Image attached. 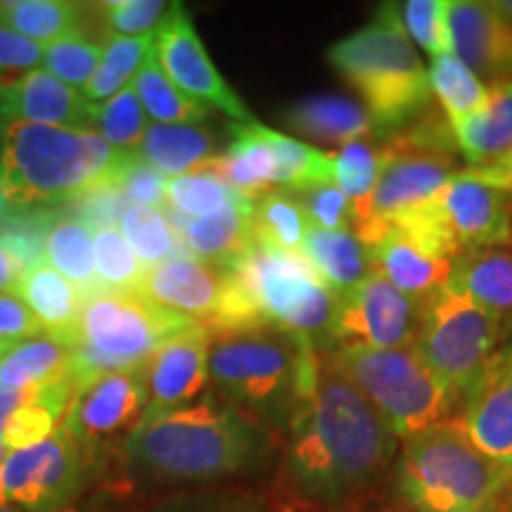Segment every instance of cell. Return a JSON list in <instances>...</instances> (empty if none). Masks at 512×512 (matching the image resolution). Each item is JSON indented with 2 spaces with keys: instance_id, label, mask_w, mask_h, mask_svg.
Returning <instances> with one entry per match:
<instances>
[{
  "instance_id": "24",
  "label": "cell",
  "mask_w": 512,
  "mask_h": 512,
  "mask_svg": "<svg viewBox=\"0 0 512 512\" xmlns=\"http://www.w3.org/2000/svg\"><path fill=\"white\" fill-rule=\"evenodd\" d=\"M458 152L467 169L496 164L512 150V81L489 86V98L482 112L453 126Z\"/></svg>"
},
{
  "instance_id": "42",
  "label": "cell",
  "mask_w": 512,
  "mask_h": 512,
  "mask_svg": "<svg viewBox=\"0 0 512 512\" xmlns=\"http://www.w3.org/2000/svg\"><path fill=\"white\" fill-rule=\"evenodd\" d=\"M95 271L102 290L138 292L145 266L119 228H98L93 235Z\"/></svg>"
},
{
  "instance_id": "44",
  "label": "cell",
  "mask_w": 512,
  "mask_h": 512,
  "mask_svg": "<svg viewBox=\"0 0 512 512\" xmlns=\"http://www.w3.org/2000/svg\"><path fill=\"white\" fill-rule=\"evenodd\" d=\"M448 8L451 0H408L396 3L399 19L408 38L425 50L432 60L451 55V29H448Z\"/></svg>"
},
{
  "instance_id": "46",
  "label": "cell",
  "mask_w": 512,
  "mask_h": 512,
  "mask_svg": "<svg viewBox=\"0 0 512 512\" xmlns=\"http://www.w3.org/2000/svg\"><path fill=\"white\" fill-rule=\"evenodd\" d=\"M107 178L119 185V190L124 192V197L131 204L152 209L166 207V183H169V178L152 164H147L138 152H124L117 169Z\"/></svg>"
},
{
  "instance_id": "45",
  "label": "cell",
  "mask_w": 512,
  "mask_h": 512,
  "mask_svg": "<svg viewBox=\"0 0 512 512\" xmlns=\"http://www.w3.org/2000/svg\"><path fill=\"white\" fill-rule=\"evenodd\" d=\"M171 5L164 0H112L98 5V15L112 38H143L155 36Z\"/></svg>"
},
{
  "instance_id": "36",
  "label": "cell",
  "mask_w": 512,
  "mask_h": 512,
  "mask_svg": "<svg viewBox=\"0 0 512 512\" xmlns=\"http://www.w3.org/2000/svg\"><path fill=\"white\" fill-rule=\"evenodd\" d=\"M136 88L140 105L150 114V119L155 124H200L209 117V110L200 102L190 100L188 95L178 91V88L166 79V74L159 67L157 57L152 55L145 62V67L140 69L136 76Z\"/></svg>"
},
{
  "instance_id": "33",
  "label": "cell",
  "mask_w": 512,
  "mask_h": 512,
  "mask_svg": "<svg viewBox=\"0 0 512 512\" xmlns=\"http://www.w3.org/2000/svg\"><path fill=\"white\" fill-rule=\"evenodd\" d=\"M155 55V36L143 38H110L105 43L100 67L83 88V98L91 105H102L124 91L128 81L136 79L145 62Z\"/></svg>"
},
{
  "instance_id": "51",
  "label": "cell",
  "mask_w": 512,
  "mask_h": 512,
  "mask_svg": "<svg viewBox=\"0 0 512 512\" xmlns=\"http://www.w3.org/2000/svg\"><path fill=\"white\" fill-rule=\"evenodd\" d=\"M463 171L467 176L477 178V181L489 183V185H494V188L512 192V150L503 159H498L496 164L477 166V169H467V166H465Z\"/></svg>"
},
{
  "instance_id": "62",
  "label": "cell",
  "mask_w": 512,
  "mask_h": 512,
  "mask_svg": "<svg viewBox=\"0 0 512 512\" xmlns=\"http://www.w3.org/2000/svg\"><path fill=\"white\" fill-rule=\"evenodd\" d=\"M508 245H512V204H510V233H508Z\"/></svg>"
},
{
  "instance_id": "18",
  "label": "cell",
  "mask_w": 512,
  "mask_h": 512,
  "mask_svg": "<svg viewBox=\"0 0 512 512\" xmlns=\"http://www.w3.org/2000/svg\"><path fill=\"white\" fill-rule=\"evenodd\" d=\"M456 420L479 453L512 475V356L503 347L463 394Z\"/></svg>"
},
{
  "instance_id": "40",
  "label": "cell",
  "mask_w": 512,
  "mask_h": 512,
  "mask_svg": "<svg viewBox=\"0 0 512 512\" xmlns=\"http://www.w3.org/2000/svg\"><path fill=\"white\" fill-rule=\"evenodd\" d=\"M91 128L119 152H136L147 131L145 110L136 88L126 86L112 100L93 105Z\"/></svg>"
},
{
  "instance_id": "19",
  "label": "cell",
  "mask_w": 512,
  "mask_h": 512,
  "mask_svg": "<svg viewBox=\"0 0 512 512\" xmlns=\"http://www.w3.org/2000/svg\"><path fill=\"white\" fill-rule=\"evenodd\" d=\"M230 290L228 268L204 264L190 256L145 268L138 292L162 309L211 330Z\"/></svg>"
},
{
  "instance_id": "6",
  "label": "cell",
  "mask_w": 512,
  "mask_h": 512,
  "mask_svg": "<svg viewBox=\"0 0 512 512\" xmlns=\"http://www.w3.org/2000/svg\"><path fill=\"white\" fill-rule=\"evenodd\" d=\"M121 155L93 128L0 124V176L17 207L74 202L105 181Z\"/></svg>"
},
{
  "instance_id": "34",
  "label": "cell",
  "mask_w": 512,
  "mask_h": 512,
  "mask_svg": "<svg viewBox=\"0 0 512 512\" xmlns=\"http://www.w3.org/2000/svg\"><path fill=\"white\" fill-rule=\"evenodd\" d=\"M81 8L67 0H8L0 3V22L34 43H53L79 27Z\"/></svg>"
},
{
  "instance_id": "61",
  "label": "cell",
  "mask_w": 512,
  "mask_h": 512,
  "mask_svg": "<svg viewBox=\"0 0 512 512\" xmlns=\"http://www.w3.org/2000/svg\"><path fill=\"white\" fill-rule=\"evenodd\" d=\"M0 512H27V510H19V508H12V505H3Z\"/></svg>"
},
{
  "instance_id": "31",
  "label": "cell",
  "mask_w": 512,
  "mask_h": 512,
  "mask_svg": "<svg viewBox=\"0 0 512 512\" xmlns=\"http://www.w3.org/2000/svg\"><path fill=\"white\" fill-rule=\"evenodd\" d=\"M46 264L81 287L83 297L102 290L93 252V230L76 216L57 219L46 240Z\"/></svg>"
},
{
  "instance_id": "30",
  "label": "cell",
  "mask_w": 512,
  "mask_h": 512,
  "mask_svg": "<svg viewBox=\"0 0 512 512\" xmlns=\"http://www.w3.org/2000/svg\"><path fill=\"white\" fill-rule=\"evenodd\" d=\"M166 209L183 219H207L228 209H254L252 197L242 195L211 169H197L166 183Z\"/></svg>"
},
{
  "instance_id": "41",
  "label": "cell",
  "mask_w": 512,
  "mask_h": 512,
  "mask_svg": "<svg viewBox=\"0 0 512 512\" xmlns=\"http://www.w3.org/2000/svg\"><path fill=\"white\" fill-rule=\"evenodd\" d=\"M55 221V211L17 207L0 223V245L22 264L24 273L46 259V240Z\"/></svg>"
},
{
  "instance_id": "5",
  "label": "cell",
  "mask_w": 512,
  "mask_h": 512,
  "mask_svg": "<svg viewBox=\"0 0 512 512\" xmlns=\"http://www.w3.org/2000/svg\"><path fill=\"white\" fill-rule=\"evenodd\" d=\"M510 472L479 453L456 418L401 441L389 470L399 512H479L496 503Z\"/></svg>"
},
{
  "instance_id": "12",
  "label": "cell",
  "mask_w": 512,
  "mask_h": 512,
  "mask_svg": "<svg viewBox=\"0 0 512 512\" xmlns=\"http://www.w3.org/2000/svg\"><path fill=\"white\" fill-rule=\"evenodd\" d=\"M88 467L81 446L57 427L41 444L8 451L0 467L5 503L27 512H60L81 494Z\"/></svg>"
},
{
  "instance_id": "8",
  "label": "cell",
  "mask_w": 512,
  "mask_h": 512,
  "mask_svg": "<svg viewBox=\"0 0 512 512\" xmlns=\"http://www.w3.org/2000/svg\"><path fill=\"white\" fill-rule=\"evenodd\" d=\"M325 354L356 384L399 441L456 418V394L434 373L418 347H335Z\"/></svg>"
},
{
  "instance_id": "13",
  "label": "cell",
  "mask_w": 512,
  "mask_h": 512,
  "mask_svg": "<svg viewBox=\"0 0 512 512\" xmlns=\"http://www.w3.org/2000/svg\"><path fill=\"white\" fill-rule=\"evenodd\" d=\"M422 309H425V302L408 297L382 273L373 271L361 285L339 297L328 349L415 347L420 335Z\"/></svg>"
},
{
  "instance_id": "21",
  "label": "cell",
  "mask_w": 512,
  "mask_h": 512,
  "mask_svg": "<svg viewBox=\"0 0 512 512\" xmlns=\"http://www.w3.org/2000/svg\"><path fill=\"white\" fill-rule=\"evenodd\" d=\"M93 105L46 69H31L15 81L0 79V124L91 128Z\"/></svg>"
},
{
  "instance_id": "4",
  "label": "cell",
  "mask_w": 512,
  "mask_h": 512,
  "mask_svg": "<svg viewBox=\"0 0 512 512\" xmlns=\"http://www.w3.org/2000/svg\"><path fill=\"white\" fill-rule=\"evenodd\" d=\"M328 62L363 98L375 133L394 136L430 112V72L403 29L396 3L328 48Z\"/></svg>"
},
{
  "instance_id": "14",
  "label": "cell",
  "mask_w": 512,
  "mask_h": 512,
  "mask_svg": "<svg viewBox=\"0 0 512 512\" xmlns=\"http://www.w3.org/2000/svg\"><path fill=\"white\" fill-rule=\"evenodd\" d=\"M147 415V392L140 373H110L79 382L62 418L88 460L112 444H121L136 432Z\"/></svg>"
},
{
  "instance_id": "25",
  "label": "cell",
  "mask_w": 512,
  "mask_h": 512,
  "mask_svg": "<svg viewBox=\"0 0 512 512\" xmlns=\"http://www.w3.org/2000/svg\"><path fill=\"white\" fill-rule=\"evenodd\" d=\"M302 256L337 297L351 292L373 273L368 247L354 230H325L309 223Z\"/></svg>"
},
{
  "instance_id": "56",
  "label": "cell",
  "mask_w": 512,
  "mask_h": 512,
  "mask_svg": "<svg viewBox=\"0 0 512 512\" xmlns=\"http://www.w3.org/2000/svg\"><path fill=\"white\" fill-rule=\"evenodd\" d=\"M501 347L512 356V323L505 325V330H503V344H501Z\"/></svg>"
},
{
  "instance_id": "39",
  "label": "cell",
  "mask_w": 512,
  "mask_h": 512,
  "mask_svg": "<svg viewBox=\"0 0 512 512\" xmlns=\"http://www.w3.org/2000/svg\"><path fill=\"white\" fill-rule=\"evenodd\" d=\"M102 53H105V46L100 41H95L83 29H76L43 46V64L48 74L79 91V88H86L98 72Z\"/></svg>"
},
{
  "instance_id": "50",
  "label": "cell",
  "mask_w": 512,
  "mask_h": 512,
  "mask_svg": "<svg viewBox=\"0 0 512 512\" xmlns=\"http://www.w3.org/2000/svg\"><path fill=\"white\" fill-rule=\"evenodd\" d=\"M43 62L41 43L19 36L0 22V72H31Z\"/></svg>"
},
{
  "instance_id": "35",
  "label": "cell",
  "mask_w": 512,
  "mask_h": 512,
  "mask_svg": "<svg viewBox=\"0 0 512 512\" xmlns=\"http://www.w3.org/2000/svg\"><path fill=\"white\" fill-rule=\"evenodd\" d=\"M119 230L143 266H157L176 259L181 252V235L174 223L166 219L164 209L128 204L119 219Z\"/></svg>"
},
{
  "instance_id": "28",
  "label": "cell",
  "mask_w": 512,
  "mask_h": 512,
  "mask_svg": "<svg viewBox=\"0 0 512 512\" xmlns=\"http://www.w3.org/2000/svg\"><path fill=\"white\" fill-rule=\"evenodd\" d=\"M17 297L29 306L43 332L72 342L83 309V294L46 261L24 273Z\"/></svg>"
},
{
  "instance_id": "54",
  "label": "cell",
  "mask_w": 512,
  "mask_h": 512,
  "mask_svg": "<svg viewBox=\"0 0 512 512\" xmlns=\"http://www.w3.org/2000/svg\"><path fill=\"white\" fill-rule=\"evenodd\" d=\"M498 503L505 505V508H508V510H512V475H510V479H508V484H505L503 494L498 496Z\"/></svg>"
},
{
  "instance_id": "63",
  "label": "cell",
  "mask_w": 512,
  "mask_h": 512,
  "mask_svg": "<svg viewBox=\"0 0 512 512\" xmlns=\"http://www.w3.org/2000/svg\"><path fill=\"white\" fill-rule=\"evenodd\" d=\"M351 512H387V510H351Z\"/></svg>"
},
{
  "instance_id": "37",
  "label": "cell",
  "mask_w": 512,
  "mask_h": 512,
  "mask_svg": "<svg viewBox=\"0 0 512 512\" xmlns=\"http://www.w3.org/2000/svg\"><path fill=\"white\" fill-rule=\"evenodd\" d=\"M254 238L302 254V242L309 228L302 204L290 190H271L254 200Z\"/></svg>"
},
{
  "instance_id": "26",
  "label": "cell",
  "mask_w": 512,
  "mask_h": 512,
  "mask_svg": "<svg viewBox=\"0 0 512 512\" xmlns=\"http://www.w3.org/2000/svg\"><path fill=\"white\" fill-rule=\"evenodd\" d=\"M451 287L475 299L503 325L512 323V245L486 247L460 256Z\"/></svg>"
},
{
  "instance_id": "55",
  "label": "cell",
  "mask_w": 512,
  "mask_h": 512,
  "mask_svg": "<svg viewBox=\"0 0 512 512\" xmlns=\"http://www.w3.org/2000/svg\"><path fill=\"white\" fill-rule=\"evenodd\" d=\"M8 211H10V202H8V197H5L3 176H0V223H3L5 216H8Z\"/></svg>"
},
{
  "instance_id": "3",
  "label": "cell",
  "mask_w": 512,
  "mask_h": 512,
  "mask_svg": "<svg viewBox=\"0 0 512 512\" xmlns=\"http://www.w3.org/2000/svg\"><path fill=\"white\" fill-rule=\"evenodd\" d=\"M318 349L275 325L209 332L214 394L273 434H285Z\"/></svg>"
},
{
  "instance_id": "22",
  "label": "cell",
  "mask_w": 512,
  "mask_h": 512,
  "mask_svg": "<svg viewBox=\"0 0 512 512\" xmlns=\"http://www.w3.org/2000/svg\"><path fill=\"white\" fill-rule=\"evenodd\" d=\"M164 214L174 223L192 259L204 261V264L228 268L254 242V209H228L207 219H183L166 207Z\"/></svg>"
},
{
  "instance_id": "2",
  "label": "cell",
  "mask_w": 512,
  "mask_h": 512,
  "mask_svg": "<svg viewBox=\"0 0 512 512\" xmlns=\"http://www.w3.org/2000/svg\"><path fill=\"white\" fill-rule=\"evenodd\" d=\"M128 472L159 484H214L266 470L275 434L216 394L147 413L121 444Z\"/></svg>"
},
{
  "instance_id": "38",
  "label": "cell",
  "mask_w": 512,
  "mask_h": 512,
  "mask_svg": "<svg viewBox=\"0 0 512 512\" xmlns=\"http://www.w3.org/2000/svg\"><path fill=\"white\" fill-rule=\"evenodd\" d=\"M384 162H387L384 145L370 140H356L332 155V183L354 204V219L366 209Z\"/></svg>"
},
{
  "instance_id": "53",
  "label": "cell",
  "mask_w": 512,
  "mask_h": 512,
  "mask_svg": "<svg viewBox=\"0 0 512 512\" xmlns=\"http://www.w3.org/2000/svg\"><path fill=\"white\" fill-rule=\"evenodd\" d=\"M24 278V268L19 261L12 256L8 249L0 245V292H12L19 290Z\"/></svg>"
},
{
  "instance_id": "32",
  "label": "cell",
  "mask_w": 512,
  "mask_h": 512,
  "mask_svg": "<svg viewBox=\"0 0 512 512\" xmlns=\"http://www.w3.org/2000/svg\"><path fill=\"white\" fill-rule=\"evenodd\" d=\"M430 86L432 98L439 100L448 126L463 124L465 119L475 117L484 110L489 98V86L477 79L456 55H441L430 64Z\"/></svg>"
},
{
  "instance_id": "7",
  "label": "cell",
  "mask_w": 512,
  "mask_h": 512,
  "mask_svg": "<svg viewBox=\"0 0 512 512\" xmlns=\"http://www.w3.org/2000/svg\"><path fill=\"white\" fill-rule=\"evenodd\" d=\"M192 320L162 309L140 292L98 290L83 297L72 335L74 384L110 373H140L159 344Z\"/></svg>"
},
{
  "instance_id": "9",
  "label": "cell",
  "mask_w": 512,
  "mask_h": 512,
  "mask_svg": "<svg viewBox=\"0 0 512 512\" xmlns=\"http://www.w3.org/2000/svg\"><path fill=\"white\" fill-rule=\"evenodd\" d=\"M228 271L266 325L306 337L316 349L330 347L339 297L302 254L254 238Z\"/></svg>"
},
{
  "instance_id": "11",
  "label": "cell",
  "mask_w": 512,
  "mask_h": 512,
  "mask_svg": "<svg viewBox=\"0 0 512 512\" xmlns=\"http://www.w3.org/2000/svg\"><path fill=\"white\" fill-rule=\"evenodd\" d=\"M204 169L216 171L242 195L256 200L271 188L302 190L332 183V155L273 131L259 121L230 126L226 152Z\"/></svg>"
},
{
  "instance_id": "59",
  "label": "cell",
  "mask_w": 512,
  "mask_h": 512,
  "mask_svg": "<svg viewBox=\"0 0 512 512\" xmlns=\"http://www.w3.org/2000/svg\"><path fill=\"white\" fill-rule=\"evenodd\" d=\"M479 512H512V510H508L505 508V505H501V503H491V505H486V508H482Z\"/></svg>"
},
{
  "instance_id": "15",
  "label": "cell",
  "mask_w": 512,
  "mask_h": 512,
  "mask_svg": "<svg viewBox=\"0 0 512 512\" xmlns=\"http://www.w3.org/2000/svg\"><path fill=\"white\" fill-rule=\"evenodd\" d=\"M155 57L166 79L190 100L216 107L230 119H235V124L256 121L240 95L228 86L216 64L211 62L207 48L197 36L181 3L171 5L169 15L155 31Z\"/></svg>"
},
{
  "instance_id": "52",
  "label": "cell",
  "mask_w": 512,
  "mask_h": 512,
  "mask_svg": "<svg viewBox=\"0 0 512 512\" xmlns=\"http://www.w3.org/2000/svg\"><path fill=\"white\" fill-rule=\"evenodd\" d=\"M34 392H36V387H31V389H5V387H0V437H3V430H5V425H8L10 415L19 411L24 403H29L31 396H34Z\"/></svg>"
},
{
  "instance_id": "1",
  "label": "cell",
  "mask_w": 512,
  "mask_h": 512,
  "mask_svg": "<svg viewBox=\"0 0 512 512\" xmlns=\"http://www.w3.org/2000/svg\"><path fill=\"white\" fill-rule=\"evenodd\" d=\"M396 453V434L318 349L285 430V496L311 510L349 512L389 475Z\"/></svg>"
},
{
  "instance_id": "49",
  "label": "cell",
  "mask_w": 512,
  "mask_h": 512,
  "mask_svg": "<svg viewBox=\"0 0 512 512\" xmlns=\"http://www.w3.org/2000/svg\"><path fill=\"white\" fill-rule=\"evenodd\" d=\"M38 335H43V328L29 306L12 292H0V339L8 344H19Z\"/></svg>"
},
{
  "instance_id": "20",
  "label": "cell",
  "mask_w": 512,
  "mask_h": 512,
  "mask_svg": "<svg viewBox=\"0 0 512 512\" xmlns=\"http://www.w3.org/2000/svg\"><path fill=\"white\" fill-rule=\"evenodd\" d=\"M453 55L484 83L512 81V24L496 3L451 0L448 8Z\"/></svg>"
},
{
  "instance_id": "47",
  "label": "cell",
  "mask_w": 512,
  "mask_h": 512,
  "mask_svg": "<svg viewBox=\"0 0 512 512\" xmlns=\"http://www.w3.org/2000/svg\"><path fill=\"white\" fill-rule=\"evenodd\" d=\"M290 192L302 204L311 226L325 230H354V204L335 183H318Z\"/></svg>"
},
{
  "instance_id": "10",
  "label": "cell",
  "mask_w": 512,
  "mask_h": 512,
  "mask_svg": "<svg viewBox=\"0 0 512 512\" xmlns=\"http://www.w3.org/2000/svg\"><path fill=\"white\" fill-rule=\"evenodd\" d=\"M505 325L456 287H444L425 302L415 347L460 403L501 349Z\"/></svg>"
},
{
  "instance_id": "16",
  "label": "cell",
  "mask_w": 512,
  "mask_h": 512,
  "mask_svg": "<svg viewBox=\"0 0 512 512\" xmlns=\"http://www.w3.org/2000/svg\"><path fill=\"white\" fill-rule=\"evenodd\" d=\"M512 192L467 176L463 169L427 202L432 219L460 256L508 245Z\"/></svg>"
},
{
  "instance_id": "27",
  "label": "cell",
  "mask_w": 512,
  "mask_h": 512,
  "mask_svg": "<svg viewBox=\"0 0 512 512\" xmlns=\"http://www.w3.org/2000/svg\"><path fill=\"white\" fill-rule=\"evenodd\" d=\"M216 136L200 124H150L138 155L164 176H185L204 169L216 157Z\"/></svg>"
},
{
  "instance_id": "17",
  "label": "cell",
  "mask_w": 512,
  "mask_h": 512,
  "mask_svg": "<svg viewBox=\"0 0 512 512\" xmlns=\"http://www.w3.org/2000/svg\"><path fill=\"white\" fill-rule=\"evenodd\" d=\"M147 413H166L202 399L209 387V332L192 323L178 330L147 358L140 370Z\"/></svg>"
},
{
  "instance_id": "43",
  "label": "cell",
  "mask_w": 512,
  "mask_h": 512,
  "mask_svg": "<svg viewBox=\"0 0 512 512\" xmlns=\"http://www.w3.org/2000/svg\"><path fill=\"white\" fill-rule=\"evenodd\" d=\"M143 512H290L247 489H200L164 498Z\"/></svg>"
},
{
  "instance_id": "48",
  "label": "cell",
  "mask_w": 512,
  "mask_h": 512,
  "mask_svg": "<svg viewBox=\"0 0 512 512\" xmlns=\"http://www.w3.org/2000/svg\"><path fill=\"white\" fill-rule=\"evenodd\" d=\"M76 219L95 228H114V223L121 219L128 207V200L124 192L119 190V185L105 178V181L95 183L91 190L83 192L81 197H76Z\"/></svg>"
},
{
  "instance_id": "29",
  "label": "cell",
  "mask_w": 512,
  "mask_h": 512,
  "mask_svg": "<svg viewBox=\"0 0 512 512\" xmlns=\"http://www.w3.org/2000/svg\"><path fill=\"white\" fill-rule=\"evenodd\" d=\"M72 358V342L43 332L27 342L15 344L8 351L0 366V387L31 389L60 380V377L72 375Z\"/></svg>"
},
{
  "instance_id": "57",
  "label": "cell",
  "mask_w": 512,
  "mask_h": 512,
  "mask_svg": "<svg viewBox=\"0 0 512 512\" xmlns=\"http://www.w3.org/2000/svg\"><path fill=\"white\" fill-rule=\"evenodd\" d=\"M5 456H8V448H5V446H3V441H0V467H3V460H5ZM3 505H8V503H5L3 482H0V508H3Z\"/></svg>"
},
{
  "instance_id": "58",
  "label": "cell",
  "mask_w": 512,
  "mask_h": 512,
  "mask_svg": "<svg viewBox=\"0 0 512 512\" xmlns=\"http://www.w3.org/2000/svg\"><path fill=\"white\" fill-rule=\"evenodd\" d=\"M496 8L503 12V17L512 24V0H503V3H496Z\"/></svg>"
},
{
  "instance_id": "60",
  "label": "cell",
  "mask_w": 512,
  "mask_h": 512,
  "mask_svg": "<svg viewBox=\"0 0 512 512\" xmlns=\"http://www.w3.org/2000/svg\"><path fill=\"white\" fill-rule=\"evenodd\" d=\"M15 347V344H8V342H3V339H0V366H3V361H5V356H8V351Z\"/></svg>"
},
{
  "instance_id": "23",
  "label": "cell",
  "mask_w": 512,
  "mask_h": 512,
  "mask_svg": "<svg viewBox=\"0 0 512 512\" xmlns=\"http://www.w3.org/2000/svg\"><path fill=\"white\" fill-rule=\"evenodd\" d=\"M283 119L294 133L313 143L344 147L356 140H368L375 133V124L366 107L332 93L311 95V98L294 102Z\"/></svg>"
}]
</instances>
